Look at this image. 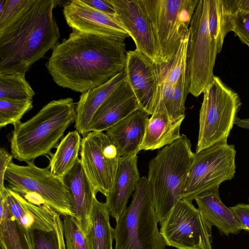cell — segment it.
<instances>
[{"mask_svg": "<svg viewBox=\"0 0 249 249\" xmlns=\"http://www.w3.org/2000/svg\"><path fill=\"white\" fill-rule=\"evenodd\" d=\"M83 169L95 192L106 196L112 190L121 155L106 134L91 131L83 136L80 151Z\"/></svg>", "mask_w": 249, "mask_h": 249, "instance_id": "obj_12", "label": "cell"}, {"mask_svg": "<svg viewBox=\"0 0 249 249\" xmlns=\"http://www.w3.org/2000/svg\"><path fill=\"white\" fill-rule=\"evenodd\" d=\"M116 16L133 40L136 49L158 63V52L150 22L140 0H109Z\"/></svg>", "mask_w": 249, "mask_h": 249, "instance_id": "obj_14", "label": "cell"}, {"mask_svg": "<svg viewBox=\"0 0 249 249\" xmlns=\"http://www.w3.org/2000/svg\"><path fill=\"white\" fill-rule=\"evenodd\" d=\"M188 94L185 69L174 86L162 113L166 114L172 119L185 117V104Z\"/></svg>", "mask_w": 249, "mask_h": 249, "instance_id": "obj_32", "label": "cell"}, {"mask_svg": "<svg viewBox=\"0 0 249 249\" xmlns=\"http://www.w3.org/2000/svg\"><path fill=\"white\" fill-rule=\"evenodd\" d=\"M32 0H5L0 12V31L14 21L31 3Z\"/></svg>", "mask_w": 249, "mask_h": 249, "instance_id": "obj_34", "label": "cell"}, {"mask_svg": "<svg viewBox=\"0 0 249 249\" xmlns=\"http://www.w3.org/2000/svg\"><path fill=\"white\" fill-rule=\"evenodd\" d=\"M203 93L196 153L227 141L242 105L238 94L216 76Z\"/></svg>", "mask_w": 249, "mask_h": 249, "instance_id": "obj_8", "label": "cell"}, {"mask_svg": "<svg viewBox=\"0 0 249 249\" xmlns=\"http://www.w3.org/2000/svg\"><path fill=\"white\" fill-rule=\"evenodd\" d=\"M0 249H4L3 247L1 244H0Z\"/></svg>", "mask_w": 249, "mask_h": 249, "instance_id": "obj_41", "label": "cell"}, {"mask_svg": "<svg viewBox=\"0 0 249 249\" xmlns=\"http://www.w3.org/2000/svg\"><path fill=\"white\" fill-rule=\"evenodd\" d=\"M234 124L238 127L249 129V118L240 119L236 117Z\"/></svg>", "mask_w": 249, "mask_h": 249, "instance_id": "obj_40", "label": "cell"}, {"mask_svg": "<svg viewBox=\"0 0 249 249\" xmlns=\"http://www.w3.org/2000/svg\"><path fill=\"white\" fill-rule=\"evenodd\" d=\"M33 107V100L0 99V127L20 122L23 115Z\"/></svg>", "mask_w": 249, "mask_h": 249, "instance_id": "obj_31", "label": "cell"}, {"mask_svg": "<svg viewBox=\"0 0 249 249\" xmlns=\"http://www.w3.org/2000/svg\"><path fill=\"white\" fill-rule=\"evenodd\" d=\"M62 222L66 249H91L87 236L72 216L63 215Z\"/></svg>", "mask_w": 249, "mask_h": 249, "instance_id": "obj_33", "label": "cell"}, {"mask_svg": "<svg viewBox=\"0 0 249 249\" xmlns=\"http://www.w3.org/2000/svg\"><path fill=\"white\" fill-rule=\"evenodd\" d=\"M26 163L9 164L4 177L7 188L32 202L46 204L61 215L72 216L69 193L62 178L48 168L36 166L34 161Z\"/></svg>", "mask_w": 249, "mask_h": 249, "instance_id": "obj_7", "label": "cell"}, {"mask_svg": "<svg viewBox=\"0 0 249 249\" xmlns=\"http://www.w3.org/2000/svg\"><path fill=\"white\" fill-rule=\"evenodd\" d=\"M81 139L76 130L69 132L58 144L47 167L52 173L62 178L79 159Z\"/></svg>", "mask_w": 249, "mask_h": 249, "instance_id": "obj_26", "label": "cell"}, {"mask_svg": "<svg viewBox=\"0 0 249 249\" xmlns=\"http://www.w3.org/2000/svg\"><path fill=\"white\" fill-rule=\"evenodd\" d=\"M124 71L140 109L151 115L157 86L154 62L136 49L129 51L127 52Z\"/></svg>", "mask_w": 249, "mask_h": 249, "instance_id": "obj_15", "label": "cell"}, {"mask_svg": "<svg viewBox=\"0 0 249 249\" xmlns=\"http://www.w3.org/2000/svg\"><path fill=\"white\" fill-rule=\"evenodd\" d=\"M243 230L249 231V204H238L230 208Z\"/></svg>", "mask_w": 249, "mask_h": 249, "instance_id": "obj_36", "label": "cell"}, {"mask_svg": "<svg viewBox=\"0 0 249 249\" xmlns=\"http://www.w3.org/2000/svg\"><path fill=\"white\" fill-rule=\"evenodd\" d=\"M231 14L227 0H208V26L215 56L221 51L226 35L231 31Z\"/></svg>", "mask_w": 249, "mask_h": 249, "instance_id": "obj_27", "label": "cell"}, {"mask_svg": "<svg viewBox=\"0 0 249 249\" xmlns=\"http://www.w3.org/2000/svg\"><path fill=\"white\" fill-rule=\"evenodd\" d=\"M126 79L124 70L107 82L82 93L75 108L76 117L74 127L83 136L92 117L106 99Z\"/></svg>", "mask_w": 249, "mask_h": 249, "instance_id": "obj_23", "label": "cell"}, {"mask_svg": "<svg viewBox=\"0 0 249 249\" xmlns=\"http://www.w3.org/2000/svg\"><path fill=\"white\" fill-rule=\"evenodd\" d=\"M13 156L3 147L0 149V190L4 187V177Z\"/></svg>", "mask_w": 249, "mask_h": 249, "instance_id": "obj_37", "label": "cell"}, {"mask_svg": "<svg viewBox=\"0 0 249 249\" xmlns=\"http://www.w3.org/2000/svg\"><path fill=\"white\" fill-rule=\"evenodd\" d=\"M35 95L25 74H0V99L32 100Z\"/></svg>", "mask_w": 249, "mask_h": 249, "instance_id": "obj_29", "label": "cell"}, {"mask_svg": "<svg viewBox=\"0 0 249 249\" xmlns=\"http://www.w3.org/2000/svg\"><path fill=\"white\" fill-rule=\"evenodd\" d=\"M219 187L206 191L195 199L198 209L212 226H215L222 234H237L243 227L230 208L221 201Z\"/></svg>", "mask_w": 249, "mask_h": 249, "instance_id": "obj_22", "label": "cell"}, {"mask_svg": "<svg viewBox=\"0 0 249 249\" xmlns=\"http://www.w3.org/2000/svg\"><path fill=\"white\" fill-rule=\"evenodd\" d=\"M109 213L105 202L94 199L91 223L87 235L91 249H113L115 229L110 225Z\"/></svg>", "mask_w": 249, "mask_h": 249, "instance_id": "obj_25", "label": "cell"}, {"mask_svg": "<svg viewBox=\"0 0 249 249\" xmlns=\"http://www.w3.org/2000/svg\"><path fill=\"white\" fill-rule=\"evenodd\" d=\"M0 244L4 249H34L29 231L13 216L0 220Z\"/></svg>", "mask_w": 249, "mask_h": 249, "instance_id": "obj_28", "label": "cell"}, {"mask_svg": "<svg viewBox=\"0 0 249 249\" xmlns=\"http://www.w3.org/2000/svg\"><path fill=\"white\" fill-rule=\"evenodd\" d=\"M72 30L54 47L46 64L57 85L82 93L124 70L125 38Z\"/></svg>", "mask_w": 249, "mask_h": 249, "instance_id": "obj_1", "label": "cell"}, {"mask_svg": "<svg viewBox=\"0 0 249 249\" xmlns=\"http://www.w3.org/2000/svg\"><path fill=\"white\" fill-rule=\"evenodd\" d=\"M185 117L171 119L162 112L153 113L149 118L141 150H154L174 142L181 137L180 129Z\"/></svg>", "mask_w": 249, "mask_h": 249, "instance_id": "obj_24", "label": "cell"}, {"mask_svg": "<svg viewBox=\"0 0 249 249\" xmlns=\"http://www.w3.org/2000/svg\"><path fill=\"white\" fill-rule=\"evenodd\" d=\"M236 150L222 141L197 153L181 190V199L191 202L202 193L231 179L235 173Z\"/></svg>", "mask_w": 249, "mask_h": 249, "instance_id": "obj_10", "label": "cell"}, {"mask_svg": "<svg viewBox=\"0 0 249 249\" xmlns=\"http://www.w3.org/2000/svg\"><path fill=\"white\" fill-rule=\"evenodd\" d=\"M140 0L155 41L158 63H168L188 33L198 0Z\"/></svg>", "mask_w": 249, "mask_h": 249, "instance_id": "obj_6", "label": "cell"}, {"mask_svg": "<svg viewBox=\"0 0 249 249\" xmlns=\"http://www.w3.org/2000/svg\"><path fill=\"white\" fill-rule=\"evenodd\" d=\"M147 178H140L132 201L116 220L115 249H165Z\"/></svg>", "mask_w": 249, "mask_h": 249, "instance_id": "obj_5", "label": "cell"}, {"mask_svg": "<svg viewBox=\"0 0 249 249\" xmlns=\"http://www.w3.org/2000/svg\"><path fill=\"white\" fill-rule=\"evenodd\" d=\"M191 147L190 139L182 134L159 151L149 162L147 178L160 225L181 199L182 185L195 160Z\"/></svg>", "mask_w": 249, "mask_h": 249, "instance_id": "obj_4", "label": "cell"}, {"mask_svg": "<svg viewBox=\"0 0 249 249\" xmlns=\"http://www.w3.org/2000/svg\"><path fill=\"white\" fill-rule=\"evenodd\" d=\"M58 1L32 0L0 31V74H25L57 44L59 27L53 15Z\"/></svg>", "mask_w": 249, "mask_h": 249, "instance_id": "obj_2", "label": "cell"}, {"mask_svg": "<svg viewBox=\"0 0 249 249\" xmlns=\"http://www.w3.org/2000/svg\"><path fill=\"white\" fill-rule=\"evenodd\" d=\"M138 109L137 98L125 79L96 110L89 124L88 133L106 131Z\"/></svg>", "mask_w": 249, "mask_h": 249, "instance_id": "obj_17", "label": "cell"}, {"mask_svg": "<svg viewBox=\"0 0 249 249\" xmlns=\"http://www.w3.org/2000/svg\"><path fill=\"white\" fill-rule=\"evenodd\" d=\"M186 85L188 93L198 97L212 82L216 56L208 26V0H198L188 31Z\"/></svg>", "mask_w": 249, "mask_h": 249, "instance_id": "obj_9", "label": "cell"}, {"mask_svg": "<svg viewBox=\"0 0 249 249\" xmlns=\"http://www.w3.org/2000/svg\"><path fill=\"white\" fill-rule=\"evenodd\" d=\"M149 116L138 109L106 130L122 157L137 156L141 151Z\"/></svg>", "mask_w": 249, "mask_h": 249, "instance_id": "obj_20", "label": "cell"}, {"mask_svg": "<svg viewBox=\"0 0 249 249\" xmlns=\"http://www.w3.org/2000/svg\"><path fill=\"white\" fill-rule=\"evenodd\" d=\"M231 31L249 47V12L237 11L230 17Z\"/></svg>", "mask_w": 249, "mask_h": 249, "instance_id": "obj_35", "label": "cell"}, {"mask_svg": "<svg viewBox=\"0 0 249 249\" xmlns=\"http://www.w3.org/2000/svg\"><path fill=\"white\" fill-rule=\"evenodd\" d=\"M188 36V33L169 62L154 63L157 86L153 113L163 112L174 86L186 68Z\"/></svg>", "mask_w": 249, "mask_h": 249, "instance_id": "obj_21", "label": "cell"}, {"mask_svg": "<svg viewBox=\"0 0 249 249\" xmlns=\"http://www.w3.org/2000/svg\"><path fill=\"white\" fill-rule=\"evenodd\" d=\"M75 108L71 98L53 100L27 121L15 125L10 138L13 158L26 162L50 154L75 123Z\"/></svg>", "mask_w": 249, "mask_h": 249, "instance_id": "obj_3", "label": "cell"}, {"mask_svg": "<svg viewBox=\"0 0 249 249\" xmlns=\"http://www.w3.org/2000/svg\"><path fill=\"white\" fill-rule=\"evenodd\" d=\"M0 194L13 216L25 228L29 231L54 229L58 213L46 204L32 202L5 186L0 190Z\"/></svg>", "mask_w": 249, "mask_h": 249, "instance_id": "obj_18", "label": "cell"}, {"mask_svg": "<svg viewBox=\"0 0 249 249\" xmlns=\"http://www.w3.org/2000/svg\"><path fill=\"white\" fill-rule=\"evenodd\" d=\"M63 14L72 30L116 38L130 37L116 15L99 11L82 0L68 1L64 6Z\"/></svg>", "mask_w": 249, "mask_h": 249, "instance_id": "obj_13", "label": "cell"}, {"mask_svg": "<svg viewBox=\"0 0 249 249\" xmlns=\"http://www.w3.org/2000/svg\"><path fill=\"white\" fill-rule=\"evenodd\" d=\"M237 11L249 12V0H235Z\"/></svg>", "mask_w": 249, "mask_h": 249, "instance_id": "obj_39", "label": "cell"}, {"mask_svg": "<svg viewBox=\"0 0 249 249\" xmlns=\"http://www.w3.org/2000/svg\"><path fill=\"white\" fill-rule=\"evenodd\" d=\"M60 215L57 214L52 230H29L34 249H66Z\"/></svg>", "mask_w": 249, "mask_h": 249, "instance_id": "obj_30", "label": "cell"}, {"mask_svg": "<svg viewBox=\"0 0 249 249\" xmlns=\"http://www.w3.org/2000/svg\"><path fill=\"white\" fill-rule=\"evenodd\" d=\"M138 156L121 157L111 191L105 202L110 215L117 220L127 208L128 200L140 179Z\"/></svg>", "mask_w": 249, "mask_h": 249, "instance_id": "obj_19", "label": "cell"}, {"mask_svg": "<svg viewBox=\"0 0 249 249\" xmlns=\"http://www.w3.org/2000/svg\"><path fill=\"white\" fill-rule=\"evenodd\" d=\"M62 179L69 193L72 217L87 236L97 193L86 175L80 159Z\"/></svg>", "mask_w": 249, "mask_h": 249, "instance_id": "obj_16", "label": "cell"}, {"mask_svg": "<svg viewBox=\"0 0 249 249\" xmlns=\"http://www.w3.org/2000/svg\"><path fill=\"white\" fill-rule=\"evenodd\" d=\"M212 226L192 202L181 199L160 231L166 246L178 249H212Z\"/></svg>", "mask_w": 249, "mask_h": 249, "instance_id": "obj_11", "label": "cell"}, {"mask_svg": "<svg viewBox=\"0 0 249 249\" xmlns=\"http://www.w3.org/2000/svg\"><path fill=\"white\" fill-rule=\"evenodd\" d=\"M88 5L107 14L116 15L115 10L109 0H82Z\"/></svg>", "mask_w": 249, "mask_h": 249, "instance_id": "obj_38", "label": "cell"}]
</instances>
